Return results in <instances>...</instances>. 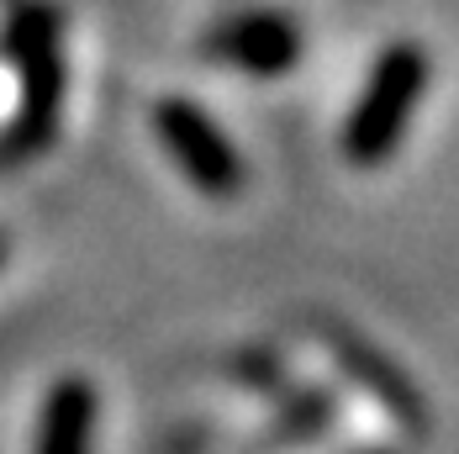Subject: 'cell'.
Instances as JSON below:
<instances>
[{"mask_svg": "<svg viewBox=\"0 0 459 454\" xmlns=\"http://www.w3.org/2000/svg\"><path fill=\"white\" fill-rule=\"evenodd\" d=\"M0 58L16 69V106L0 122V170H22L43 159L64 127V11L58 0H5Z\"/></svg>", "mask_w": 459, "mask_h": 454, "instance_id": "obj_1", "label": "cell"}, {"mask_svg": "<svg viewBox=\"0 0 459 454\" xmlns=\"http://www.w3.org/2000/svg\"><path fill=\"white\" fill-rule=\"evenodd\" d=\"M433 80V58L417 38H396L375 53L365 85L354 95L343 127H338V153L354 164V170H380L402 153V143L412 133L417 111H422V95Z\"/></svg>", "mask_w": 459, "mask_h": 454, "instance_id": "obj_2", "label": "cell"}, {"mask_svg": "<svg viewBox=\"0 0 459 454\" xmlns=\"http://www.w3.org/2000/svg\"><path fill=\"white\" fill-rule=\"evenodd\" d=\"M153 137L164 159L185 175V185L206 201H238L248 190V159L228 137V127L190 95H159L153 100Z\"/></svg>", "mask_w": 459, "mask_h": 454, "instance_id": "obj_3", "label": "cell"}, {"mask_svg": "<svg viewBox=\"0 0 459 454\" xmlns=\"http://www.w3.org/2000/svg\"><path fill=\"white\" fill-rule=\"evenodd\" d=\"M201 58L248 80H285L307 58V27L285 5H243L206 27Z\"/></svg>", "mask_w": 459, "mask_h": 454, "instance_id": "obj_4", "label": "cell"}, {"mask_svg": "<svg viewBox=\"0 0 459 454\" xmlns=\"http://www.w3.org/2000/svg\"><path fill=\"white\" fill-rule=\"evenodd\" d=\"M317 333H322V344H327V354H333V364H338L365 397H375V402L391 412L402 428H422V423H428V407H422L417 380L391 360L375 338L354 333V327H343V322H322Z\"/></svg>", "mask_w": 459, "mask_h": 454, "instance_id": "obj_5", "label": "cell"}, {"mask_svg": "<svg viewBox=\"0 0 459 454\" xmlns=\"http://www.w3.org/2000/svg\"><path fill=\"white\" fill-rule=\"evenodd\" d=\"M95 417L100 397L85 375H58L38 407L32 454H95Z\"/></svg>", "mask_w": 459, "mask_h": 454, "instance_id": "obj_6", "label": "cell"}, {"mask_svg": "<svg viewBox=\"0 0 459 454\" xmlns=\"http://www.w3.org/2000/svg\"><path fill=\"white\" fill-rule=\"evenodd\" d=\"M0 265H5V232H0Z\"/></svg>", "mask_w": 459, "mask_h": 454, "instance_id": "obj_7", "label": "cell"}, {"mask_svg": "<svg viewBox=\"0 0 459 454\" xmlns=\"http://www.w3.org/2000/svg\"><path fill=\"white\" fill-rule=\"evenodd\" d=\"M0 5H5V0H0Z\"/></svg>", "mask_w": 459, "mask_h": 454, "instance_id": "obj_8", "label": "cell"}]
</instances>
